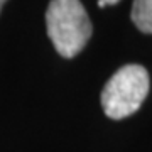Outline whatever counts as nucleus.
Returning a JSON list of instances; mask_svg holds the SVG:
<instances>
[{"instance_id": "1", "label": "nucleus", "mask_w": 152, "mask_h": 152, "mask_svg": "<svg viewBox=\"0 0 152 152\" xmlns=\"http://www.w3.org/2000/svg\"><path fill=\"white\" fill-rule=\"evenodd\" d=\"M48 36L63 58H75L91 37V22L80 0H51L46 10Z\"/></svg>"}, {"instance_id": "2", "label": "nucleus", "mask_w": 152, "mask_h": 152, "mask_svg": "<svg viewBox=\"0 0 152 152\" xmlns=\"http://www.w3.org/2000/svg\"><path fill=\"white\" fill-rule=\"evenodd\" d=\"M151 86L149 73L140 64L122 66L102 91V107L107 117L120 120L140 108Z\"/></svg>"}, {"instance_id": "3", "label": "nucleus", "mask_w": 152, "mask_h": 152, "mask_svg": "<svg viewBox=\"0 0 152 152\" xmlns=\"http://www.w3.org/2000/svg\"><path fill=\"white\" fill-rule=\"evenodd\" d=\"M130 15L139 31L152 34V0H134Z\"/></svg>"}, {"instance_id": "4", "label": "nucleus", "mask_w": 152, "mask_h": 152, "mask_svg": "<svg viewBox=\"0 0 152 152\" xmlns=\"http://www.w3.org/2000/svg\"><path fill=\"white\" fill-rule=\"evenodd\" d=\"M120 0H98V7H107V5H115V4H118Z\"/></svg>"}, {"instance_id": "5", "label": "nucleus", "mask_w": 152, "mask_h": 152, "mask_svg": "<svg viewBox=\"0 0 152 152\" xmlns=\"http://www.w3.org/2000/svg\"><path fill=\"white\" fill-rule=\"evenodd\" d=\"M7 0H0V10H2V7H4V4H5Z\"/></svg>"}]
</instances>
